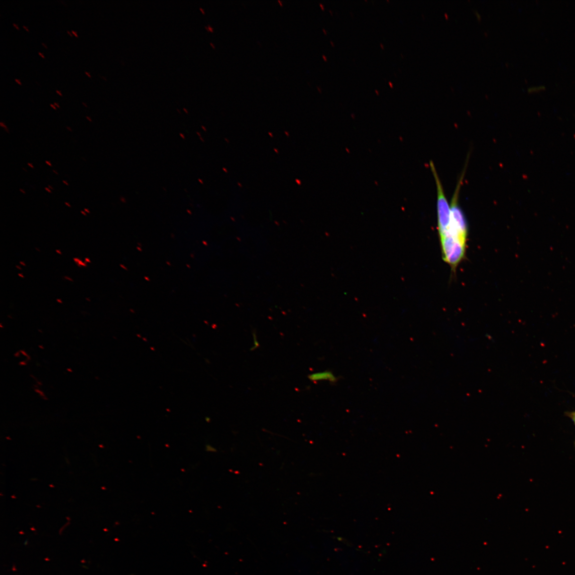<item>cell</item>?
<instances>
[{
	"instance_id": "cell-36",
	"label": "cell",
	"mask_w": 575,
	"mask_h": 575,
	"mask_svg": "<svg viewBox=\"0 0 575 575\" xmlns=\"http://www.w3.org/2000/svg\"><path fill=\"white\" fill-rule=\"evenodd\" d=\"M278 3L280 4V5L281 7H282V6H283V3H282V2H281V1H280V0H278Z\"/></svg>"
},
{
	"instance_id": "cell-19",
	"label": "cell",
	"mask_w": 575,
	"mask_h": 575,
	"mask_svg": "<svg viewBox=\"0 0 575 575\" xmlns=\"http://www.w3.org/2000/svg\"><path fill=\"white\" fill-rule=\"evenodd\" d=\"M50 105L51 107H52L53 109H55V110H56V109H57V108L56 107V106H55L54 104H50Z\"/></svg>"
},
{
	"instance_id": "cell-26",
	"label": "cell",
	"mask_w": 575,
	"mask_h": 575,
	"mask_svg": "<svg viewBox=\"0 0 575 575\" xmlns=\"http://www.w3.org/2000/svg\"><path fill=\"white\" fill-rule=\"evenodd\" d=\"M56 93H57L58 94H59V95H60V96H62V95H63V94H61V92H60V91H58V90H56Z\"/></svg>"
},
{
	"instance_id": "cell-53",
	"label": "cell",
	"mask_w": 575,
	"mask_h": 575,
	"mask_svg": "<svg viewBox=\"0 0 575 575\" xmlns=\"http://www.w3.org/2000/svg\"><path fill=\"white\" fill-rule=\"evenodd\" d=\"M48 187H49V188H50V189H53L52 187H51V186H50V185H49V186H48Z\"/></svg>"
},
{
	"instance_id": "cell-14",
	"label": "cell",
	"mask_w": 575,
	"mask_h": 575,
	"mask_svg": "<svg viewBox=\"0 0 575 575\" xmlns=\"http://www.w3.org/2000/svg\"><path fill=\"white\" fill-rule=\"evenodd\" d=\"M18 276H19V277L21 278H23V279L24 278V274L22 273H20L18 274Z\"/></svg>"
},
{
	"instance_id": "cell-25",
	"label": "cell",
	"mask_w": 575,
	"mask_h": 575,
	"mask_svg": "<svg viewBox=\"0 0 575 575\" xmlns=\"http://www.w3.org/2000/svg\"><path fill=\"white\" fill-rule=\"evenodd\" d=\"M319 5H320V6L321 7V8L322 9V10L324 11V6L322 4H320Z\"/></svg>"
},
{
	"instance_id": "cell-16",
	"label": "cell",
	"mask_w": 575,
	"mask_h": 575,
	"mask_svg": "<svg viewBox=\"0 0 575 575\" xmlns=\"http://www.w3.org/2000/svg\"><path fill=\"white\" fill-rule=\"evenodd\" d=\"M55 252L57 254L60 255H62V254H63V253H62V252L60 250H56Z\"/></svg>"
},
{
	"instance_id": "cell-47",
	"label": "cell",
	"mask_w": 575,
	"mask_h": 575,
	"mask_svg": "<svg viewBox=\"0 0 575 575\" xmlns=\"http://www.w3.org/2000/svg\"><path fill=\"white\" fill-rule=\"evenodd\" d=\"M20 191H21V192H22L23 193H24V194H25V193H26V192H25V191H24L23 189H20Z\"/></svg>"
},
{
	"instance_id": "cell-11",
	"label": "cell",
	"mask_w": 575,
	"mask_h": 575,
	"mask_svg": "<svg viewBox=\"0 0 575 575\" xmlns=\"http://www.w3.org/2000/svg\"><path fill=\"white\" fill-rule=\"evenodd\" d=\"M20 264L21 265H22V266H23V267H26V263L23 261H20Z\"/></svg>"
},
{
	"instance_id": "cell-13",
	"label": "cell",
	"mask_w": 575,
	"mask_h": 575,
	"mask_svg": "<svg viewBox=\"0 0 575 575\" xmlns=\"http://www.w3.org/2000/svg\"><path fill=\"white\" fill-rule=\"evenodd\" d=\"M15 81H16V82H17L18 84H20V85H22V83L21 82V81H20V79L16 78V79H15Z\"/></svg>"
},
{
	"instance_id": "cell-9",
	"label": "cell",
	"mask_w": 575,
	"mask_h": 575,
	"mask_svg": "<svg viewBox=\"0 0 575 575\" xmlns=\"http://www.w3.org/2000/svg\"><path fill=\"white\" fill-rule=\"evenodd\" d=\"M56 302L60 304H63V300H62L61 298H57L56 299Z\"/></svg>"
},
{
	"instance_id": "cell-50",
	"label": "cell",
	"mask_w": 575,
	"mask_h": 575,
	"mask_svg": "<svg viewBox=\"0 0 575 575\" xmlns=\"http://www.w3.org/2000/svg\"><path fill=\"white\" fill-rule=\"evenodd\" d=\"M200 10H201V11H202V12L203 13V14H205L204 12H203V10H202V8H200Z\"/></svg>"
},
{
	"instance_id": "cell-37",
	"label": "cell",
	"mask_w": 575,
	"mask_h": 575,
	"mask_svg": "<svg viewBox=\"0 0 575 575\" xmlns=\"http://www.w3.org/2000/svg\"><path fill=\"white\" fill-rule=\"evenodd\" d=\"M54 105H55L56 106V107H57V108H60V107H59V105H58V104H57L56 102H55V103H54Z\"/></svg>"
},
{
	"instance_id": "cell-41",
	"label": "cell",
	"mask_w": 575,
	"mask_h": 575,
	"mask_svg": "<svg viewBox=\"0 0 575 575\" xmlns=\"http://www.w3.org/2000/svg\"><path fill=\"white\" fill-rule=\"evenodd\" d=\"M46 163H47L48 165H49L50 166H52V164H51V163H50L49 162H48V161H46Z\"/></svg>"
},
{
	"instance_id": "cell-54",
	"label": "cell",
	"mask_w": 575,
	"mask_h": 575,
	"mask_svg": "<svg viewBox=\"0 0 575 575\" xmlns=\"http://www.w3.org/2000/svg\"><path fill=\"white\" fill-rule=\"evenodd\" d=\"M36 83H37V84H38L39 85H40V84H39V83H38L37 81H36Z\"/></svg>"
},
{
	"instance_id": "cell-12",
	"label": "cell",
	"mask_w": 575,
	"mask_h": 575,
	"mask_svg": "<svg viewBox=\"0 0 575 575\" xmlns=\"http://www.w3.org/2000/svg\"><path fill=\"white\" fill-rule=\"evenodd\" d=\"M15 267H16V268L17 269H18V270H22V267L20 266V265H16Z\"/></svg>"
},
{
	"instance_id": "cell-10",
	"label": "cell",
	"mask_w": 575,
	"mask_h": 575,
	"mask_svg": "<svg viewBox=\"0 0 575 575\" xmlns=\"http://www.w3.org/2000/svg\"><path fill=\"white\" fill-rule=\"evenodd\" d=\"M475 14H476L477 17H478V19L480 20L481 19V16L480 15V14L479 13H478L477 12H475Z\"/></svg>"
},
{
	"instance_id": "cell-8",
	"label": "cell",
	"mask_w": 575,
	"mask_h": 575,
	"mask_svg": "<svg viewBox=\"0 0 575 575\" xmlns=\"http://www.w3.org/2000/svg\"><path fill=\"white\" fill-rule=\"evenodd\" d=\"M84 262H85V263H86L87 264H89V263H91V260H90L89 258H87V257H86V258H85L84 259Z\"/></svg>"
},
{
	"instance_id": "cell-39",
	"label": "cell",
	"mask_w": 575,
	"mask_h": 575,
	"mask_svg": "<svg viewBox=\"0 0 575 575\" xmlns=\"http://www.w3.org/2000/svg\"><path fill=\"white\" fill-rule=\"evenodd\" d=\"M45 189H46V190H47V191L48 192H49V193H51V190H50V189H49L48 188H45Z\"/></svg>"
},
{
	"instance_id": "cell-18",
	"label": "cell",
	"mask_w": 575,
	"mask_h": 575,
	"mask_svg": "<svg viewBox=\"0 0 575 575\" xmlns=\"http://www.w3.org/2000/svg\"><path fill=\"white\" fill-rule=\"evenodd\" d=\"M13 26H14V27H15V28H16V29L17 30H20V28H19V26H18V25H16V24H15V23H13Z\"/></svg>"
},
{
	"instance_id": "cell-4",
	"label": "cell",
	"mask_w": 575,
	"mask_h": 575,
	"mask_svg": "<svg viewBox=\"0 0 575 575\" xmlns=\"http://www.w3.org/2000/svg\"><path fill=\"white\" fill-rule=\"evenodd\" d=\"M73 261L79 268H86L87 267V264L80 259L74 258Z\"/></svg>"
},
{
	"instance_id": "cell-22",
	"label": "cell",
	"mask_w": 575,
	"mask_h": 575,
	"mask_svg": "<svg viewBox=\"0 0 575 575\" xmlns=\"http://www.w3.org/2000/svg\"><path fill=\"white\" fill-rule=\"evenodd\" d=\"M38 54H39V55H40V56H41L42 58H43V59L45 58V57H44V55H43L42 54V53H41V52H38Z\"/></svg>"
},
{
	"instance_id": "cell-52",
	"label": "cell",
	"mask_w": 575,
	"mask_h": 575,
	"mask_svg": "<svg viewBox=\"0 0 575 575\" xmlns=\"http://www.w3.org/2000/svg\"><path fill=\"white\" fill-rule=\"evenodd\" d=\"M375 92L377 93V94H379V92L377 90H375Z\"/></svg>"
},
{
	"instance_id": "cell-17",
	"label": "cell",
	"mask_w": 575,
	"mask_h": 575,
	"mask_svg": "<svg viewBox=\"0 0 575 575\" xmlns=\"http://www.w3.org/2000/svg\"><path fill=\"white\" fill-rule=\"evenodd\" d=\"M72 34H73L74 35V36H75V37H76V38H78V35L77 34V33H76V32L75 31H74L72 30Z\"/></svg>"
},
{
	"instance_id": "cell-45",
	"label": "cell",
	"mask_w": 575,
	"mask_h": 575,
	"mask_svg": "<svg viewBox=\"0 0 575 575\" xmlns=\"http://www.w3.org/2000/svg\"><path fill=\"white\" fill-rule=\"evenodd\" d=\"M63 183H65L66 185H69V184H68V183H67L66 181H65V180H63Z\"/></svg>"
},
{
	"instance_id": "cell-23",
	"label": "cell",
	"mask_w": 575,
	"mask_h": 575,
	"mask_svg": "<svg viewBox=\"0 0 575 575\" xmlns=\"http://www.w3.org/2000/svg\"><path fill=\"white\" fill-rule=\"evenodd\" d=\"M84 211L86 212V213H90V210H88V209L84 208Z\"/></svg>"
},
{
	"instance_id": "cell-28",
	"label": "cell",
	"mask_w": 575,
	"mask_h": 575,
	"mask_svg": "<svg viewBox=\"0 0 575 575\" xmlns=\"http://www.w3.org/2000/svg\"><path fill=\"white\" fill-rule=\"evenodd\" d=\"M65 204L66 206H68L69 207H71V206H70V204H69V203L68 202H66L65 203Z\"/></svg>"
},
{
	"instance_id": "cell-5",
	"label": "cell",
	"mask_w": 575,
	"mask_h": 575,
	"mask_svg": "<svg viewBox=\"0 0 575 575\" xmlns=\"http://www.w3.org/2000/svg\"><path fill=\"white\" fill-rule=\"evenodd\" d=\"M565 414L568 417L572 420L575 426V411L567 412V413H565Z\"/></svg>"
},
{
	"instance_id": "cell-34",
	"label": "cell",
	"mask_w": 575,
	"mask_h": 575,
	"mask_svg": "<svg viewBox=\"0 0 575 575\" xmlns=\"http://www.w3.org/2000/svg\"><path fill=\"white\" fill-rule=\"evenodd\" d=\"M86 118L88 121H89L90 122H92V120L90 118L86 117Z\"/></svg>"
},
{
	"instance_id": "cell-30",
	"label": "cell",
	"mask_w": 575,
	"mask_h": 575,
	"mask_svg": "<svg viewBox=\"0 0 575 575\" xmlns=\"http://www.w3.org/2000/svg\"><path fill=\"white\" fill-rule=\"evenodd\" d=\"M41 44H42V46H43V47H44V48H45L46 49H47V48H48V47H47L46 46V44H44V43H42Z\"/></svg>"
},
{
	"instance_id": "cell-42",
	"label": "cell",
	"mask_w": 575,
	"mask_h": 575,
	"mask_svg": "<svg viewBox=\"0 0 575 575\" xmlns=\"http://www.w3.org/2000/svg\"><path fill=\"white\" fill-rule=\"evenodd\" d=\"M389 84L390 85L391 87H393V84L391 82H389Z\"/></svg>"
},
{
	"instance_id": "cell-6",
	"label": "cell",
	"mask_w": 575,
	"mask_h": 575,
	"mask_svg": "<svg viewBox=\"0 0 575 575\" xmlns=\"http://www.w3.org/2000/svg\"><path fill=\"white\" fill-rule=\"evenodd\" d=\"M63 278H64V279L65 280H66V281H69V282H73L74 281V279H73V278H72L71 277H69V276H65L63 277Z\"/></svg>"
},
{
	"instance_id": "cell-31",
	"label": "cell",
	"mask_w": 575,
	"mask_h": 575,
	"mask_svg": "<svg viewBox=\"0 0 575 575\" xmlns=\"http://www.w3.org/2000/svg\"><path fill=\"white\" fill-rule=\"evenodd\" d=\"M23 28H24L25 30H26V31H27L28 32H29V29H28L27 28H26L25 26H23Z\"/></svg>"
},
{
	"instance_id": "cell-48",
	"label": "cell",
	"mask_w": 575,
	"mask_h": 575,
	"mask_svg": "<svg viewBox=\"0 0 575 575\" xmlns=\"http://www.w3.org/2000/svg\"><path fill=\"white\" fill-rule=\"evenodd\" d=\"M330 43H331V44H332V46L333 47H334V45L333 42L332 41H330Z\"/></svg>"
},
{
	"instance_id": "cell-24",
	"label": "cell",
	"mask_w": 575,
	"mask_h": 575,
	"mask_svg": "<svg viewBox=\"0 0 575 575\" xmlns=\"http://www.w3.org/2000/svg\"><path fill=\"white\" fill-rule=\"evenodd\" d=\"M81 213H82V214H83V215H84V216H86V212H85V211H83V210H81Z\"/></svg>"
},
{
	"instance_id": "cell-15",
	"label": "cell",
	"mask_w": 575,
	"mask_h": 575,
	"mask_svg": "<svg viewBox=\"0 0 575 575\" xmlns=\"http://www.w3.org/2000/svg\"><path fill=\"white\" fill-rule=\"evenodd\" d=\"M208 31H209L211 32H213L214 31L213 29L210 26H209V25L208 26Z\"/></svg>"
},
{
	"instance_id": "cell-44",
	"label": "cell",
	"mask_w": 575,
	"mask_h": 575,
	"mask_svg": "<svg viewBox=\"0 0 575 575\" xmlns=\"http://www.w3.org/2000/svg\"><path fill=\"white\" fill-rule=\"evenodd\" d=\"M210 45H211L212 47H213V48H215V46L214 45V44H213V43H210Z\"/></svg>"
},
{
	"instance_id": "cell-40",
	"label": "cell",
	"mask_w": 575,
	"mask_h": 575,
	"mask_svg": "<svg viewBox=\"0 0 575 575\" xmlns=\"http://www.w3.org/2000/svg\"><path fill=\"white\" fill-rule=\"evenodd\" d=\"M322 57H323V59L324 60V61H327V59H326V57L325 56V55H322Z\"/></svg>"
},
{
	"instance_id": "cell-32",
	"label": "cell",
	"mask_w": 575,
	"mask_h": 575,
	"mask_svg": "<svg viewBox=\"0 0 575 575\" xmlns=\"http://www.w3.org/2000/svg\"><path fill=\"white\" fill-rule=\"evenodd\" d=\"M66 128H67V130H69V131H70V132H72V131H73L72 129L71 128H70V127H66Z\"/></svg>"
},
{
	"instance_id": "cell-7",
	"label": "cell",
	"mask_w": 575,
	"mask_h": 575,
	"mask_svg": "<svg viewBox=\"0 0 575 575\" xmlns=\"http://www.w3.org/2000/svg\"><path fill=\"white\" fill-rule=\"evenodd\" d=\"M0 126H1V127H2L4 128V129H5V130H6V131H7L8 133H10V131H9V130L8 129V128H7V126H6L5 125V124H4V123H3V122H1V123H0Z\"/></svg>"
},
{
	"instance_id": "cell-35",
	"label": "cell",
	"mask_w": 575,
	"mask_h": 575,
	"mask_svg": "<svg viewBox=\"0 0 575 575\" xmlns=\"http://www.w3.org/2000/svg\"><path fill=\"white\" fill-rule=\"evenodd\" d=\"M317 89H318V91H319L320 93H321V88H320V87L319 88V87L317 86Z\"/></svg>"
},
{
	"instance_id": "cell-21",
	"label": "cell",
	"mask_w": 575,
	"mask_h": 575,
	"mask_svg": "<svg viewBox=\"0 0 575 575\" xmlns=\"http://www.w3.org/2000/svg\"><path fill=\"white\" fill-rule=\"evenodd\" d=\"M35 250H36V251H37V252H41V250H40V249H39V247H35Z\"/></svg>"
},
{
	"instance_id": "cell-1",
	"label": "cell",
	"mask_w": 575,
	"mask_h": 575,
	"mask_svg": "<svg viewBox=\"0 0 575 575\" xmlns=\"http://www.w3.org/2000/svg\"><path fill=\"white\" fill-rule=\"evenodd\" d=\"M466 163L465 170L457 183L455 191L451 201L450 207V224L448 234L444 237L440 238H452L458 241L464 245H466L468 228L467 219L464 211L459 205V196L461 190L464 176L466 172L467 163Z\"/></svg>"
},
{
	"instance_id": "cell-38",
	"label": "cell",
	"mask_w": 575,
	"mask_h": 575,
	"mask_svg": "<svg viewBox=\"0 0 575 575\" xmlns=\"http://www.w3.org/2000/svg\"><path fill=\"white\" fill-rule=\"evenodd\" d=\"M28 165H29V166H30L31 168H32V169H34V166L32 165V164H31V163H28Z\"/></svg>"
},
{
	"instance_id": "cell-46",
	"label": "cell",
	"mask_w": 575,
	"mask_h": 575,
	"mask_svg": "<svg viewBox=\"0 0 575 575\" xmlns=\"http://www.w3.org/2000/svg\"><path fill=\"white\" fill-rule=\"evenodd\" d=\"M82 104L85 106V107H87V105L85 102H83Z\"/></svg>"
},
{
	"instance_id": "cell-2",
	"label": "cell",
	"mask_w": 575,
	"mask_h": 575,
	"mask_svg": "<svg viewBox=\"0 0 575 575\" xmlns=\"http://www.w3.org/2000/svg\"><path fill=\"white\" fill-rule=\"evenodd\" d=\"M308 377L312 382L328 381L331 383H335L337 380V378L330 371H325L323 372L312 374L309 375Z\"/></svg>"
},
{
	"instance_id": "cell-51",
	"label": "cell",
	"mask_w": 575,
	"mask_h": 575,
	"mask_svg": "<svg viewBox=\"0 0 575 575\" xmlns=\"http://www.w3.org/2000/svg\"><path fill=\"white\" fill-rule=\"evenodd\" d=\"M53 172H54L55 173H56L57 175H58V173H57L56 171H55V170H53Z\"/></svg>"
},
{
	"instance_id": "cell-20",
	"label": "cell",
	"mask_w": 575,
	"mask_h": 575,
	"mask_svg": "<svg viewBox=\"0 0 575 575\" xmlns=\"http://www.w3.org/2000/svg\"><path fill=\"white\" fill-rule=\"evenodd\" d=\"M85 300H86V301H87V302H91V299H90V297H86V298H85Z\"/></svg>"
},
{
	"instance_id": "cell-43",
	"label": "cell",
	"mask_w": 575,
	"mask_h": 575,
	"mask_svg": "<svg viewBox=\"0 0 575 575\" xmlns=\"http://www.w3.org/2000/svg\"><path fill=\"white\" fill-rule=\"evenodd\" d=\"M380 46H381V48L382 49H384V46L383 45L382 43H380Z\"/></svg>"
},
{
	"instance_id": "cell-49",
	"label": "cell",
	"mask_w": 575,
	"mask_h": 575,
	"mask_svg": "<svg viewBox=\"0 0 575 575\" xmlns=\"http://www.w3.org/2000/svg\"><path fill=\"white\" fill-rule=\"evenodd\" d=\"M323 30V32L324 33V34H326V31H325V29H323V30Z\"/></svg>"
},
{
	"instance_id": "cell-27",
	"label": "cell",
	"mask_w": 575,
	"mask_h": 575,
	"mask_svg": "<svg viewBox=\"0 0 575 575\" xmlns=\"http://www.w3.org/2000/svg\"><path fill=\"white\" fill-rule=\"evenodd\" d=\"M67 33H68V34L70 35V37H73V35L71 34V33H70V32L69 31H67Z\"/></svg>"
},
{
	"instance_id": "cell-3",
	"label": "cell",
	"mask_w": 575,
	"mask_h": 575,
	"mask_svg": "<svg viewBox=\"0 0 575 575\" xmlns=\"http://www.w3.org/2000/svg\"><path fill=\"white\" fill-rule=\"evenodd\" d=\"M546 87L544 85H538L530 87L528 88V92H536L544 90Z\"/></svg>"
},
{
	"instance_id": "cell-33",
	"label": "cell",
	"mask_w": 575,
	"mask_h": 575,
	"mask_svg": "<svg viewBox=\"0 0 575 575\" xmlns=\"http://www.w3.org/2000/svg\"><path fill=\"white\" fill-rule=\"evenodd\" d=\"M99 76H100L101 78H103L104 80L107 81V78L104 77V76H101L100 75H99Z\"/></svg>"
},
{
	"instance_id": "cell-29",
	"label": "cell",
	"mask_w": 575,
	"mask_h": 575,
	"mask_svg": "<svg viewBox=\"0 0 575 575\" xmlns=\"http://www.w3.org/2000/svg\"><path fill=\"white\" fill-rule=\"evenodd\" d=\"M85 74H86V75H87L88 77H91V75H90V74L89 73H88V72H85Z\"/></svg>"
},
{
	"instance_id": "cell-55",
	"label": "cell",
	"mask_w": 575,
	"mask_h": 575,
	"mask_svg": "<svg viewBox=\"0 0 575 575\" xmlns=\"http://www.w3.org/2000/svg\"><path fill=\"white\" fill-rule=\"evenodd\" d=\"M574 117H575V113H574Z\"/></svg>"
}]
</instances>
